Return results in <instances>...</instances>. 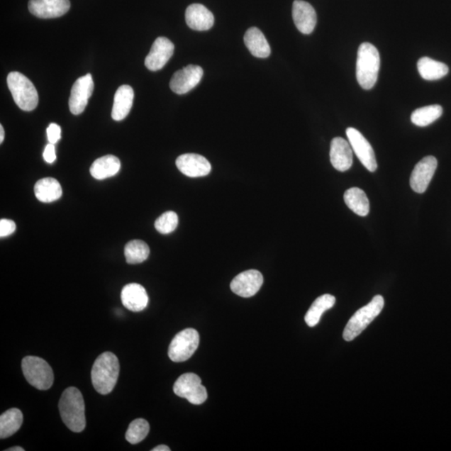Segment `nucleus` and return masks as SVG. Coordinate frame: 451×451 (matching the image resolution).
I'll return each mask as SVG.
<instances>
[{
    "label": "nucleus",
    "instance_id": "nucleus-24",
    "mask_svg": "<svg viewBox=\"0 0 451 451\" xmlns=\"http://www.w3.org/2000/svg\"><path fill=\"white\" fill-rule=\"evenodd\" d=\"M35 195L36 199L42 203H53L62 196V188L55 178H43L36 182Z\"/></svg>",
    "mask_w": 451,
    "mask_h": 451
},
{
    "label": "nucleus",
    "instance_id": "nucleus-5",
    "mask_svg": "<svg viewBox=\"0 0 451 451\" xmlns=\"http://www.w3.org/2000/svg\"><path fill=\"white\" fill-rule=\"evenodd\" d=\"M384 306V300L382 295H376L371 302L366 306L357 311L345 328V340L350 342L358 337L374 318L382 313Z\"/></svg>",
    "mask_w": 451,
    "mask_h": 451
},
{
    "label": "nucleus",
    "instance_id": "nucleus-10",
    "mask_svg": "<svg viewBox=\"0 0 451 451\" xmlns=\"http://www.w3.org/2000/svg\"><path fill=\"white\" fill-rule=\"evenodd\" d=\"M94 91L92 75L87 74L74 82L69 101V111L74 115H79L86 109L89 99Z\"/></svg>",
    "mask_w": 451,
    "mask_h": 451
},
{
    "label": "nucleus",
    "instance_id": "nucleus-26",
    "mask_svg": "<svg viewBox=\"0 0 451 451\" xmlns=\"http://www.w3.org/2000/svg\"><path fill=\"white\" fill-rule=\"evenodd\" d=\"M345 204L360 217H366L369 213V201L365 192L359 187H352L345 192Z\"/></svg>",
    "mask_w": 451,
    "mask_h": 451
},
{
    "label": "nucleus",
    "instance_id": "nucleus-36",
    "mask_svg": "<svg viewBox=\"0 0 451 451\" xmlns=\"http://www.w3.org/2000/svg\"><path fill=\"white\" fill-rule=\"evenodd\" d=\"M171 449L167 445H161L157 446L156 448L152 449V451H170Z\"/></svg>",
    "mask_w": 451,
    "mask_h": 451
},
{
    "label": "nucleus",
    "instance_id": "nucleus-38",
    "mask_svg": "<svg viewBox=\"0 0 451 451\" xmlns=\"http://www.w3.org/2000/svg\"><path fill=\"white\" fill-rule=\"evenodd\" d=\"M6 451H25V449L21 447V446H15V447L7 449Z\"/></svg>",
    "mask_w": 451,
    "mask_h": 451
},
{
    "label": "nucleus",
    "instance_id": "nucleus-21",
    "mask_svg": "<svg viewBox=\"0 0 451 451\" xmlns=\"http://www.w3.org/2000/svg\"><path fill=\"white\" fill-rule=\"evenodd\" d=\"M134 91L133 87L124 84L116 91L113 104L111 116L113 120L120 121L128 116L133 105Z\"/></svg>",
    "mask_w": 451,
    "mask_h": 451
},
{
    "label": "nucleus",
    "instance_id": "nucleus-33",
    "mask_svg": "<svg viewBox=\"0 0 451 451\" xmlns=\"http://www.w3.org/2000/svg\"><path fill=\"white\" fill-rule=\"evenodd\" d=\"M16 224L12 220H0V237L6 238L16 232Z\"/></svg>",
    "mask_w": 451,
    "mask_h": 451
},
{
    "label": "nucleus",
    "instance_id": "nucleus-3",
    "mask_svg": "<svg viewBox=\"0 0 451 451\" xmlns=\"http://www.w3.org/2000/svg\"><path fill=\"white\" fill-rule=\"evenodd\" d=\"M380 68L379 50L370 43L362 44L356 62V78L364 90H370L377 82Z\"/></svg>",
    "mask_w": 451,
    "mask_h": 451
},
{
    "label": "nucleus",
    "instance_id": "nucleus-34",
    "mask_svg": "<svg viewBox=\"0 0 451 451\" xmlns=\"http://www.w3.org/2000/svg\"><path fill=\"white\" fill-rule=\"evenodd\" d=\"M47 138H48L50 143H57L61 138L60 126L55 123H51L49 128H47Z\"/></svg>",
    "mask_w": 451,
    "mask_h": 451
},
{
    "label": "nucleus",
    "instance_id": "nucleus-29",
    "mask_svg": "<svg viewBox=\"0 0 451 451\" xmlns=\"http://www.w3.org/2000/svg\"><path fill=\"white\" fill-rule=\"evenodd\" d=\"M443 108L440 105H431L419 108L412 113L411 121L413 124L421 128L429 126L442 116Z\"/></svg>",
    "mask_w": 451,
    "mask_h": 451
},
{
    "label": "nucleus",
    "instance_id": "nucleus-30",
    "mask_svg": "<svg viewBox=\"0 0 451 451\" xmlns=\"http://www.w3.org/2000/svg\"><path fill=\"white\" fill-rule=\"evenodd\" d=\"M150 255V248L142 240H133L126 244L125 257L129 265H138L147 260Z\"/></svg>",
    "mask_w": 451,
    "mask_h": 451
},
{
    "label": "nucleus",
    "instance_id": "nucleus-1",
    "mask_svg": "<svg viewBox=\"0 0 451 451\" xmlns=\"http://www.w3.org/2000/svg\"><path fill=\"white\" fill-rule=\"evenodd\" d=\"M59 410L61 419L70 430L79 433L86 428L84 399L77 388L65 389L60 399Z\"/></svg>",
    "mask_w": 451,
    "mask_h": 451
},
{
    "label": "nucleus",
    "instance_id": "nucleus-28",
    "mask_svg": "<svg viewBox=\"0 0 451 451\" xmlns=\"http://www.w3.org/2000/svg\"><path fill=\"white\" fill-rule=\"evenodd\" d=\"M336 299L331 294H323L318 297L311 307L308 309V311L305 316V322L309 327H316L317 324L321 321V318L324 312L330 309L335 304Z\"/></svg>",
    "mask_w": 451,
    "mask_h": 451
},
{
    "label": "nucleus",
    "instance_id": "nucleus-6",
    "mask_svg": "<svg viewBox=\"0 0 451 451\" xmlns=\"http://www.w3.org/2000/svg\"><path fill=\"white\" fill-rule=\"evenodd\" d=\"M22 371L29 384L40 391H47L54 383V373L50 364L36 356H27L22 360Z\"/></svg>",
    "mask_w": 451,
    "mask_h": 451
},
{
    "label": "nucleus",
    "instance_id": "nucleus-25",
    "mask_svg": "<svg viewBox=\"0 0 451 451\" xmlns=\"http://www.w3.org/2000/svg\"><path fill=\"white\" fill-rule=\"evenodd\" d=\"M417 68L421 77L426 81H437L449 73L447 65L429 57L420 59Z\"/></svg>",
    "mask_w": 451,
    "mask_h": 451
},
{
    "label": "nucleus",
    "instance_id": "nucleus-32",
    "mask_svg": "<svg viewBox=\"0 0 451 451\" xmlns=\"http://www.w3.org/2000/svg\"><path fill=\"white\" fill-rule=\"evenodd\" d=\"M178 216L174 211L164 213L155 222V228L162 234H169L175 231L178 226Z\"/></svg>",
    "mask_w": 451,
    "mask_h": 451
},
{
    "label": "nucleus",
    "instance_id": "nucleus-4",
    "mask_svg": "<svg viewBox=\"0 0 451 451\" xmlns=\"http://www.w3.org/2000/svg\"><path fill=\"white\" fill-rule=\"evenodd\" d=\"M8 87L16 104L25 111L35 110L39 103L36 88L26 75L11 72L7 78Z\"/></svg>",
    "mask_w": 451,
    "mask_h": 451
},
{
    "label": "nucleus",
    "instance_id": "nucleus-7",
    "mask_svg": "<svg viewBox=\"0 0 451 451\" xmlns=\"http://www.w3.org/2000/svg\"><path fill=\"white\" fill-rule=\"evenodd\" d=\"M199 333L194 328H186L178 333L169 346V358L177 363L189 360L199 347Z\"/></svg>",
    "mask_w": 451,
    "mask_h": 451
},
{
    "label": "nucleus",
    "instance_id": "nucleus-31",
    "mask_svg": "<svg viewBox=\"0 0 451 451\" xmlns=\"http://www.w3.org/2000/svg\"><path fill=\"white\" fill-rule=\"evenodd\" d=\"M149 431L150 425L147 421L136 419L130 423L126 433V439L130 444H138L147 436Z\"/></svg>",
    "mask_w": 451,
    "mask_h": 451
},
{
    "label": "nucleus",
    "instance_id": "nucleus-20",
    "mask_svg": "<svg viewBox=\"0 0 451 451\" xmlns=\"http://www.w3.org/2000/svg\"><path fill=\"white\" fill-rule=\"evenodd\" d=\"M121 301L122 304L130 311L140 312L147 308L149 298L143 286L130 284L122 289Z\"/></svg>",
    "mask_w": 451,
    "mask_h": 451
},
{
    "label": "nucleus",
    "instance_id": "nucleus-35",
    "mask_svg": "<svg viewBox=\"0 0 451 451\" xmlns=\"http://www.w3.org/2000/svg\"><path fill=\"white\" fill-rule=\"evenodd\" d=\"M43 157L45 161L47 163L52 164L53 162H55L56 160L55 144L50 143L46 145L44 150Z\"/></svg>",
    "mask_w": 451,
    "mask_h": 451
},
{
    "label": "nucleus",
    "instance_id": "nucleus-11",
    "mask_svg": "<svg viewBox=\"0 0 451 451\" xmlns=\"http://www.w3.org/2000/svg\"><path fill=\"white\" fill-rule=\"evenodd\" d=\"M204 77L203 68L199 65H189L186 67L178 70L170 82V88L178 95H184L194 89Z\"/></svg>",
    "mask_w": 451,
    "mask_h": 451
},
{
    "label": "nucleus",
    "instance_id": "nucleus-17",
    "mask_svg": "<svg viewBox=\"0 0 451 451\" xmlns=\"http://www.w3.org/2000/svg\"><path fill=\"white\" fill-rule=\"evenodd\" d=\"M293 18L297 29L304 35L314 30L317 23L316 9L308 2L295 0L293 4Z\"/></svg>",
    "mask_w": 451,
    "mask_h": 451
},
{
    "label": "nucleus",
    "instance_id": "nucleus-14",
    "mask_svg": "<svg viewBox=\"0 0 451 451\" xmlns=\"http://www.w3.org/2000/svg\"><path fill=\"white\" fill-rule=\"evenodd\" d=\"M263 277L257 270H248L235 277L231 283V289L243 298H250L260 290Z\"/></svg>",
    "mask_w": 451,
    "mask_h": 451
},
{
    "label": "nucleus",
    "instance_id": "nucleus-12",
    "mask_svg": "<svg viewBox=\"0 0 451 451\" xmlns=\"http://www.w3.org/2000/svg\"><path fill=\"white\" fill-rule=\"evenodd\" d=\"M437 165L438 162L436 158L432 156L425 157L416 164L410 180L413 191L417 194H424L435 175Z\"/></svg>",
    "mask_w": 451,
    "mask_h": 451
},
{
    "label": "nucleus",
    "instance_id": "nucleus-2",
    "mask_svg": "<svg viewBox=\"0 0 451 451\" xmlns=\"http://www.w3.org/2000/svg\"><path fill=\"white\" fill-rule=\"evenodd\" d=\"M120 373L117 357L106 352L98 357L93 364L91 379L94 388L101 394H110L114 389Z\"/></svg>",
    "mask_w": 451,
    "mask_h": 451
},
{
    "label": "nucleus",
    "instance_id": "nucleus-19",
    "mask_svg": "<svg viewBox=\"0 0 451 451\" xmlns=\"http://www.w3.org/2000/svg\"><path fill=\"white\" fill-rule=\"evenodd\" d=\"M186 22L191 30L206 31L213 26L214 16L203 4H194L186 9Z\"/></svg>",
    "mask_w": 451,
    "mask_h": 451
},
{
    "label": "nucleus",
    "instance_id": "nucleus-37",
    "mask_svg": "<svg viewBox=\"0 0 451 451\" xmlns=\"http://www.w3.org/2000/svg\"><path fill=\"white\" fill-rule=\"evenodd\" d=\"M4 140V130L3 126H0V143H3Z\"/></svg>",
    "mask_w": 451,
    "mask_h": 451
},
{
    "label": "nucleus",
    "instance_id": "nucleus-8",
    "mask_svg": "<svg viewBox=\"0 0 451 451\" xmlns=\"http://www.w3.org/2000/svg\"><path fill=\"white\" fill-rule=\"evenodd\" d=\"M173 391L177 396L187 399L192 405H201L208 399V392L201 384L199 376L192 373L181 375L174 384Z\"/></svg>",
    "mask_w": 451,
    "mask_h": 451
},
{
    "label": "nucleus",
    "instance_id": "nucleus-23",
    "mask_svg": "<svg viewBox=\"0 0 451 451\" xmlns=\"http://www.w3.org/2000/svg\"><path fill=\"white\" fill-rule=\"evenodd\" d=\"M120 169V160L112 155H107L96 160L91 167L90 172L91 176L96 179L104 180L116 175Z\"/></svg>",
    "mask_w": 451,
    "mask_h": 451
},
{
    "label": "nucleus",
    "instance_id": "nucleus-16",
    "mask_svg": "<svg viewBox=\"0 0 451 451\" xmlns=\"http://www.w3.org/2000/svg\"><path fill=\"white\" fill-rule=\"evenodd\" d=\"M176 165L179 171L189 177L208 175L211 170L210 162L199 154L188 153L177 157Z\"/></svg>",
    "mask_w": 451,
    "mask_h": 451
},
{
    "label": "nucleus",
    "instance_id": "nucleus-9",
    "mask_svg": "<svg viewBox=\"0 0 451 451\" xmlns=\"http://www.w3.org/2000/svg\"><path fill=\"white\" fill-rule=\"evenodd\" d=\"M346 135L352 149L364 167L370 172L377 170L378 164L374 149L363 134L355 128H349L346 130Z\"/></svg>",
    "mask_w": 451,
    "mask_h": 451
},
{
    "label": "nucleus",
    "instance_id": "nucleus-27",
    "mask_svg": "<svg viewBox=\"0 0 451 451\" xmlns=\"http://www.w3.org/2000/svg\"><path fill=\"white\" fill-rule=\"evenodd\" d=\"M23 424V413L18 408H13L0 416V438L6 439L15 435Z\"/></svg>",
    "mask_w": 451,
    "mask_h": 451
},
{
    "label": "nucleus",
    "instance_id": "nucleus-13",
    "mask_svg": "<svg viewBox=\"0 0 451 451\" xmlns=\"http://www.w3.org/2000/svg\"><path fill=\"white\" fill-rule=\"evenodd\" d=\"M174 49L175 46L170 40L166 37H158L145 60V67L152 72L162 69L172 58Z\"/></svg>",
    "mask_w": 451,
    "mask_h": 451
},
{
    "label": "nucleus",
    "instance_id": "nucleus-15",
    "mask_svg": "<svg viewBox=\"0 0 451 451\" xmlns=\"http://www.w3.org/2000/svg\"><path fill=\"white\" fill-rule=\"evenodd\" d=\"M70 8L69 0H30L29 11L40 18H54L65 15Z\"/></svg>",
    "mask_w": 451,
    "mask_h": 451
},
{
    "label": "nucleus",
    "instance_id": "nucleus-22",
    "mask_svg": "<svg viewBox=\"0 0 451 451\" xmlns=\"http://www.w3.org/2000/svg\"><path fill=\"white\" fill-rule=\"evenodd\" d=\"M244 43L250 53L257 58H267L271 54V48L266 37L256 27L248 29L244 35Z\"/></svg>",
    "mask_w": 451,
    "mask_h": 451
},
{
    "label": "nucleus",
    "instance_id": "nucleus-18",
    "mask_svg": "<svg viewBox=\"0 0 451 451\" xmlns=\"http://www.w3.org/2000/svg\"><path fill=\"white\" fill-rule=\"evenodd\" d=\"M330 156L332 166L337 171L346 172L353 165V149L344 138H335L332 140Z\"/></svg>",
    "mask_w": 451,
    "mask_h": 451
}]
</instances>
